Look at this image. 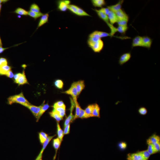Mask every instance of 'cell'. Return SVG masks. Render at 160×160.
<instances>
[{
    "mask_svg": "<svg viewBox=\"0 0 160 160\" xmlns=\"http://www.w3.org/2000/svg\"><path fill=\"white\" fill-rule=\"evenodd\" d=\"M50 114L51 117L55 119L57 121V122H59V121L62 120L63 118H62L59 115L55 112L54 110L49 113Z\"/></svg>",
    "mask_w": 160,
    "mask_h": 160,
    "instance_id": "f1b7e54d",
    "label": "cell"
},
{
    "mask_svg": "<svg viewBox=\"0 0 160 160\" xmlns=\"http://www.w3.org/2000/svg\"><path fill=\"white\" fill-rule=\"evenodd\" d=\"M11 67L8 65L0 67V75H6L7 72L11 70Z\"/></svg>",
    "mask_w": 160,
    "mask_h": 160,
    "instance_id": "d4e9b609",
    "label": "cell"
},
{
    "mask_svg": "<svg viewBox=\"0 0 160 160\" xmlns=\"http://www.w3.org/2000/svg\"><path fill=\"white\" fill-rule=\"evenodd\" d=\"M8 1V0H0V4L2 3H5Z\"/></svg>",
    "mask_w": 160,
    "mask_h": 160,
    "instance_id": "db71d44e",
    "label": "cell"
},
{
    "mask_svg": "<svg viewBox=\"0 0 160 160\" xmlns=\"http://www.w3.org/2000/svg\"><path fill=\"white\" fill-rule=\"evenodd\" d=\"M128 21H129L126 20H118L117 23L118 25L127 26Z\"/></svg>",
    "mask_w": 160,
    "mask_h": 160,
    "instance_id": "7bdbcfd3",
    "label": "cell"
},
{
    "mask_svg": "<svg viewBox=\"0 0 160 160\" xmlns=\"http://www.w3.org/2000/svg\"><path fill=\"white\" fill-rule=\"evenodd\" d=\"M14 12L15 13L20 15L27 16L28 15V12L22 8H17Z\"/></svg>",
    "mask_w": 160,
    "mask_h": 160,
    "instance_id": "f546056e",
    "label": "cell"
},
{
    "mask_svg": "<svg viewBox=\"0 0 160 160\" xmlns=\"http://www.w3.org/2000/svg\"><path fill=\"white\" fill-rule=\"evenodd\" d=\"M66 108L59 107L53 108V110L56 112L62 118H63L66 115Z\"/></svg>",
    "mask_w": 160,
    "mask_h": 160,
    "instance_id": "4316f807",
    "label": "cell"
},
{
    "mask_svg": "<svg viewBox=\"0 0 160 160\" xmlns=\"http://www.w3.org/2000/svg\"><path fill=\"white\" fill-rule=\"evenodd\" d=\"M78 6L75 5L70 4L68 6V9L72 13L76 15L78 11Z\"/></svg>",
    "mask_w": 160,
    "mask_h": 160,
    "instance_id": "836d02e7",
    "label": "cell"
},
{
    "mask_svg": "<svg viewBox=\"0 0 160 160\" xmlns=\"http://www.w3.org/2000/svg\"><path fill=\"white\" fill-rule=\"evenodd\" d=\"M14 103L20 104L25 107L30 104L25 98L22 93L18 95L11 96L8 98V104L11 105Z\"/></svg>",
    "mask_w": 160,
    "mask_h": 160,
    "instance_id": "6da1fadb",
    "label": "cell"
},
{
    "mask_svg": "<svg viewBox=\"0 0 160 160\" xmlns=\"http://www.w3.org/2000/svg\"><path fill=\"white\" fill-rule=\"evenodd\" d=\"M76 15L80 16H90V15L85 12V11L79 7H78Z\"/></svg>",
    "mask_w": 160,
    "mask_h": 160,
    "instance_id": "d6a6232c",
    "label": "cell"
},
{
    "mask_svg": "<svg viewBox=\"0 0 160 160\" xmlns=\"http://www.w3.org/2000/svg\"><path fill=\"white\" fill-rule=\"evenodd\" d=\"M118 20H126L129 21V17L126 12L121 9L115 12Z\"/></svg>",
    "mask_w": 160,
    "mask_h": 160,
    "instance_id": "8fae6325",
    "label": "cell"
},
{
    "mask_svg": "<svg viewBox=\"0 0 160 160\" xmlns=\"http://www.w3.org/2000/svg\"><path fill=\"white\" fill-rule=\"evenodd\" d=\"M3 44H2V41L1 37H0V46H2Z\"/></svg>",
    "mask_w": 160,
    "mask_h": 160,
    "instance_id": "11a10c76",
    "label": "cell"
},
{
    "mask_svg": "<svg viewBox=\"0 0 160 160\" xmlns=\"http://www.w3.org/2000/svg\"><path fill=\"white\" fill-rule=\"evenodd\" d=\"M124 2L123 1H120L118 3L114 5L107 6V8L110 11L116 12L121 9L123 3Z\"/></svg>",
    "mask_w": 160,
    "mask_h": 160,
    "instance_id": "7c38bea8",
    "label": "cell"
},
{
    "mask_svg": "<svg viewBox=\"0 0 160 160\" xmlns=\"http://www.w3.org/2000/svg\"><path fill=\"white\" fill-rule=\"evenodd\" d=\"M2 7V5L1 4H0V15H1V8Z\"/></svg>",
    "mask_w": 160,
    "mask_h": 160,
    "instance_id": "9f6ffc18",
    "label": "cell"
},
{
    "mask_svg": "<svg viewBox=\"0 0 160 160\" xmlns=\"http://www.w3.org/2000/svg\"><path fill=\"white\" fill-rule=\"evenodd\" d=\"M75 82V84L78 96L79 95L85 87V85L84 80H80Z\"/></svg>",
    "mask_w": 160,
    "mask_h": 160,
    "instance_id": "9a60e30c",
    "label": "cell"
},
{
    "mask_svg": "<svg viewBox=\"0 0 160 160\" xmlns=\"http://www.w3.org/2000/svg\"><path fill=\"white\" fill-rule=\"evenodd\" d=\"M9 48H3L2 46H0V54H1V53H3L4 51L5 50Z\"/></svg>",
    "mask_w": 160,
    "mask_h": 160,
    "instance_id": "f5cc1de1",
    "label": "cell"
},
{
    "mask_svg": "<svg viewBox=\"0 0 160 160\" xmlns=\"http://www.w3.org/2000/svg\"><path fill=\"white\" fill-rule=\"evenodd\" d=\"M21 74H22L20 73L15 75L14 76L15 81H16L18 79L20 78V77L21 75Z\"/></svg>",
    "mask_w": 160,
    "mask_h": 160,
    "instance_id": "816d5d0a",
    "label": "cell"
},
{
    "mask_svg": "<svg viewBox=\"0 0 160 160\" xmlns=\"http://www.w3.org/2000/svg\"><path fill=\"white\" fill-rule=\"evenodd\" d=\"M119 146L121 149L124 150L127 148V144L125 142H121L119 144Z\"/></svg>",
    "mask_w": 160,
    "mask_h": 160,
    "instance_id": "681fc988",
    "label": "cell"
},
{
    "mask_svg": "<svg viewBox=\"0 0 160 160\" xmlns=\"http://www.w3.org/2000/svg\"><path fill=\"white\" fill-rule=\"evenodd\" d=\"M54 85L57 88L59 89H62L63 86V81L60 80H57L55 81Z\"/></svg>",
    "mask_w": 160,
    "mask_h": 160,
    "instance_id": "ab89813d",
    "label": "cell"
},
{
    "mask_svg": "<svg viewBox=\"0 0 160 160\" xmlns=\"http://www.w3.org/2000/svg\"><path fill=\"white\" fill-rule=\"evenodd\" d=\"M70 124H68L65 127L63 131L64 135H67L70 133Z\"/></svg>",
    "mask_w": 160,
    "mask_h": 160,
    "instance_id": "c3c4849f",
    "label": "cell"
},
{
    "mask_svg": "<svg viewBox=\"0 0 160 160\" xmlns=\"http://www.w3.org/2000/svg\"><path fill=\"white\" fill-rule=\"evenodd\" d=\"M99 34L100 37L101 38L109 37V36L111 37L110 33H107L105 32L99 31Z\"/></svg>",
    "mask_w": 160,
    "mask_h": 160,
    "instance_id": "ee69618b",
    "label": "cell"
},
{
    "mask_svg": "<svg viewBox=\"0 0 160 160\" xmlns=\"http://www.w3.org/2000/svg\"><path fill=\"white\" fill-rule=\"evenodd\" d=\"M74 101L75 105V107L76 108V112L75 115L74 116V120L76 118H78L79 115L80 111L81 108L79 104L78 101L77 99L73 100Z\"/></svg>",
    "mask_w": 160,
    "mask_h": 160,
    "instance_id": "484cf974",
    "label": "cell"
},
{
    "mask_svg": "<svg viewBox=\"0 0 160 160\" xmlns=\"http://www.w3.org/2000/svg\"><path fill=\"white\" fill-rule=\"evenodd\" d=\"M141 155H142L144 160H148L151 155L149 154L148 150H145L139 151Z\"/></svg>",
    "mask_w": 160,
    "mask_h": 160,
    "instance_id": "d590c367",
    "label": "cell"
},
{
    "mask_svg": "<svg viewBox=\"0 0 160 160\" xmlns=\"http://www.w3.org/2000/svg\"><path fill=\"white\" fill-rule=\"evenodd\" d=\"M93 10L97 13L99 17L104 21L110 27L111 30V33H110V35L112 37L113 36L115 33L117 32V28L114 27L113 25L110 24L107 16L100 11L99 10L97 9Z\"/></svg>",
    "mask_w": 160,
    "mask_h": 160,
    "instance_id": "7a4b0ae2",
    "label": "cell"
},
{
    "mask_svg": "<svg viewBox=\"0 0 160 160\" xmlns=\"http://www.w3.org/2000/svg\"><path fill=\"white\" fill-rule=\"evenodd\" d=\"M91 2L93 5L95 7L102 8L106 4L104 0H92Z\"/></svg>",
    "mask_w": 160,
    "mask_h": 160,
    "instance_id": "44dd1931",
    "label": "cell"
},
{
    "mask_svg": "<svg viewBox=\"0 0 160 160\" xmlns=\"http://www.w3.org/2000/svg\"><path fill=\"white\" fill-rule=\"evenodd\" d=\"M148 152L151 155L155 154L156 152L153 144H148V149H147Z\"/></svg>",
    "mask_w": 160,
    "mask_h": 160,
    "instance_id": "f35d334b",
    "label": "cell"
},
{
    "mask_svg": "<svg viewBox=\"0 0 160 160\" xmlns=\"http://www.w3.org/2000/svg\"><path fill=\"white\" fill-rule=\"evenodd\" d=\"M40 160H42V159H40Z\"/></svg>",
    "mask_w": 160,
    "mask_h": 160,
    "instance_id": "6f0895ef",
    "label": "cell"
},
{
    "mask_svg": "<svg viewBox=\"0 0 160 160\" xmlns=\"http://www.w3.org/2000/svg\"><path fill=\"white\" fill-rule=\"evenodd\" d=\"M15 82L19 85H22L28 84L24 71L23 72V73L21 74V75L18 79Z\"/></svg>",
    "mask_w": 160,
    "mask_h": 160,
    "instance_id": "ffe728a7",
    "label": "cell"
},
{
    "mask_svg": "<svg viewBox=\"0 0 160 160\" xmlns=\"http://www.w3.org/2000/svg\"><path fill=\"white\" fill-rule=\"evenodd\" d=\"M95 104H90L87 106V107L85 110V111L86 113L90 116L91 117H92V113L94 108Z\"/></svg>",
    "mask_w": 160,
    "mask_h": 160,
    "instance_id": "1f68e13d",
    "label": "cell"
},
{
    "mask_svg": "<svg viewBox=\"0 0 160 160\" xmlns=\"http://www.w3.org/2000/svg\"><path fill=\"white\" fill-rule=\"evenodd\" d=\"M57 133L58 138L60 140L61 142L62 141L64 136L63 131L62 129L59 125V122H57Z\"/></svg>",
    "mask_w": 160,
    "mask_h": 160,
    "instance_id": "603a6c76",
    "label": "cell"
},
{
    "mask_svg": "<svg viewBox=\"0 0 160 160\" xmlns=\"http://www.w3.org/2000/svg\"><path fill=\"white\" fill-rule=\"evenodd\" d=\"M8 61L7 60L3 57L0 58V67L1 66L7 65Z\"/></svg>",
    "mask_w": 160,
    "mask_h": 160,
    "instance_id": "f6af8a7d",
    "label": "cell"
},
{
    "mask_svg": "<svg viewBox=\"0 0 160 160\" xmlns=\"http://www.w3.org/2000/svg\"><path fill=\"white\" fill-rule=\"evenodd\" d=\"M56 135L52 136H49L48 138L47 139L46 141L44 142V143L43 144V147L41 150L40 151V152L38 156L35 160H40L42 159L43 153L45 149H46L48 145L50 143L51 140H52L53 138H54Z\"/></svg>",
    "mask_w": 160,
    "mask_h": 160,
    "instance_id": "ba28073f",
    "label": "cell"
},
{
    "mask_svg": "<svg viewBox=\"0 0 160 160\" xmlns=\"http://www.w3.org/2000/svg\"><path fill=\"white\" fill-rule=\"evenodd\" d=\"M128 29L127 26L118 25V27L117 28V32H118L121 34H125Z\"/></svg>",
    "mask_w": 160,
    "mask_h": 160,
    "instance_id": "e575fe53",
    "label": "cell"
},
{
    "mask_svg": "<svg viewBox=\"0 0 160 160\" xmlns=\"http://www.w3.org/2000/svg\"><path fill=\"white\" fill-rule=\"evenodd\" d=\"M71 3L69 0H61L57 2V9L62 12H65L68 10V6Z\"/></svg>",
    "mask_w": 160,
    "mask_h": 160,
    "instance_id": "5b68a950",
    "label": "cell"
},
{
    "mask_svg": "<svg viewBox=\"0 0 160 160\" xmlns=\"http://www.w3.org/2000/svg\"><path fill=\"white\" fill-rule=\"evenodd\" d=\"M63 93L71 95L72 97V99L74 100L77 99L78 95L75 82L72 83L70 88L64 92Z\"/></svg>",
    "mask_w": 160,
    "mask_h": 160,
    "instance_id": "277c9868",
    "label": "cell"
},
{
    "mask_svg": "<svg viewBox=\"0 0 160 160\" xmlns=\"http://www.w3.org/2000/svg\"><path fill=\"white\" fill-rule=\"evenodd\" d=\"M156 152L159 153L160 151V142L156 143L153 144Z\"/></svg>",
    "mask_w": 160,
    "mask_h": 160,
    "instance_id": "7dc6e473",
    "label": "cell"
},
{
    "mask_svg": "<svg viewBox=\"0 0 160 160\" xmlns=\"http://www.w3.org/2000/svg\"><path fill=\"white\" fill-rule=\"evenodd\" d=\"M107 16L110 24L112 25L118 22V20L115 12L110 10Z\"/></svg>",
    "mask_w": 160,
    "mask_h": 160,
    "instance_id": "5bb4252c",
    "label": "cell"
},
{
    "mask_svg": "<svg viewBox=\"0 0 160 160\" xmlns=\"http://www.w3.org/2000/svg\"><path fill=\"white\" fill-rule=\"evenodd\" d=\"M100 108L99 105L97 104H95L94 108L92 113L93 117H100Z\"/></svg>",
    "mask_w": 160,
    "mask_h": 160,
    "instance_id": "7402d4cb",
    "label": "cell"
},
{
    "mask_svg": "<svg viewBox=\"0 0 160 160\" xmlns=\"http://www.w3.org/2000/svg\"><path fill=\"white\" fill-rule=\"evenodd\" d=\"M131 53H124L119 57V63L120 65L122 66L127 63L131 58Z\"/></svg>",
    "mask_w": 160,
    "mask_h": 160,
    "instance_id": "9c48e42d",
    "label": "cell"
},
{
    "mask_svg": "<svg viewBox=\"0 0 160 160\" xmlns=\"http://www.w3.org/2000/svg\"><path fill=\"white\" fill-rule=\"evenodd\" d=\"M50 106L48 105V104H43V105L42 107L41 110L40 111V112L38 116L37 117V121H38L39 120L40 117L42 116L43 114L46 111L48 110V109L49 107Z\"/></svg>",
    "mask_w": 160,
    "mask_h": 160,
    "instance_id": "cb8c5ba5",
    "label": "cell"
},
{
    "mask_svg": "<svg viewBox=\"0 0 160 160\" xmlns=\"http://www.w3.org/2000/svg\"><path fill=\"white\" fill-rule=\"evenodd\" d=\"M89 117H91L90 116L86 113L85 111V110H83L82 108H81L78 118L83 119L87 118H89Z\"/></svg>",
    "mask_w": 160,
    "mask_h": 160,
    "instance_id": "74e56055",
    "label": "cell"
},
{
    "mask_svg": "<svg viewBox=\"0 0 160 160\" xmlns=\"http://www.w3.org/2000/svg\"><path fill=\"white\" fill-rule=\"evenodd\" d=\"M160 142V138L159 136L153 134L149 137L146 141L147 144H154Z\"/></svg>",
    "mask_w": 160,
    "mask_h": 160,
    "instance_id": "2e32d148",
    "label": "cell"
},
{
    "mask_svg": "<svg viewBox=\"0 0 160 160\" xmlns=\"http://www.w3.org/2000/svg\"><path fill=\"white\" fill-rule=\"evenodd\" d=\"M142 47H144L150 48L152 43V40L148 36L142 37Z\"/></svg>",
    "mask_w": 160,
    "mask_h": 160,
    "instance_id": "4fadbf2b",
    "label": "cell"
},
{
    "mask_svg": "<svg viewBox=\"0 0 160 160\" xmlns=\"http://www.w3.org/2000/svg\"><path fill=\"white\" fill-rule=\"evenodd\" d=\"M87 43L89 47L95 53H100L104 48V43L101 39L95 42L87 41Z\"/></svg>",
    "mask_w": 160,
    "mask_h": 160,
    "instance_id": "3957f363",
    "label": "cell"
},
{
    "mask_svg": "<svg viewBox=\"0 0 160 160\" xmlns=\"http://www.w3.org/2000/svg\"><path fill=\"white\" fill-rule=\"evenodd\" d=\"M70 99L71 104V108H70V112L69 116L66 119L65 121V124H64V127H65L74 120V116L73 115V112L74 108L75 107V105L73 99L71 98H70Z\"/></svg>",
    "mask_w": 160,
    "mask_h": 160,
    "instance_id": "8992f818",
    "label": "cell"
},
{
    "mask_svg": "<svg viewBox=\"0 0 160 160\" xmlns=\"http://www.w3.org/2000/svg\"><path fill=\"white\" fill-rule=\"evenodd\" d=\"M61 143L60 140L58 138H55L53 140V146L55 150V154L53 158L54 160L56 158L57 151L60 147Z\"/></svg>",
    "mask_w": 160,
    "mask_h": 160,
    "instance_id": "ac0fdd59",
    "label": "cell"
},
{
    "mask_svg": "<svg viewBox=\"0 0 160 160\" xmlns=\"http://www.w3.org/2000/svg\"><path fill=\"white\" fill-rule=\"evenodd\" d=\"M6 75L7 76L8 78H12L14 76V74L12 72L11 70H10L9 71H8L7 74H6Z\"/></svg>",
    "mask_w": 160,
    "mask_h": 160,
    "instance_id": "f907efd6",
    "label": "cell"
},
{
    "mask_svg": "<svg viewBox=\"0 0 160 160\" xmlns=\"http://www.w3.org/2000/svg\"><path fill=\"white\" fill-rule=\"evenodd\" d=\"M53 107V108L59 107L66 108V106L65 104L62 101H60L56 102L54 104Z\"/></svg>",
    "mask_w": 160,
    "mask_h": 160,
    "instance_id": "60d3db41",
    "label": "cell"
},
{
    "mask_svg": "<svg viewBox=\"0 0 160 160\" xmlns=\"http://www.w3.org/2000/svg\"><path fill=\"white\" fill-rule=\"evenodd\" d=\"M44 102L45 101H44L43 103L42 104V105L39 106L31 105L30 104L25 107L28 108L31 111L32 113H33L34 116H35L36 118H37L38 115L39 114L40 112V110H41L42 106L44 104Z\"/></svg>",
    "mask_w": 160,
    "mask_h": 160,
    "instance_id": "52a82bcc",
    "label": "cell"
},
{
    "mask_svg": "<svg viewBox=\"0 0 160 160\" xmlns=\"http://www.w3.org/2000/svg\"><path fill=\"white\" fill-rule=\"evenodd\" d=\"M43 14L41 12L39 13L29 11L28 12V15L33 18L35 20L41 17Z\"/></svg>",
    "mask_w": 160,
    "mask_h": 160,
    "instance_id": "4dcf8cb0",
    "label": "cell"
},
{
    "mask_svg": "<svg viewBox=\"0 0 160 160\" xmlns=\"http://www.w3.org/2000/svg\"><path fill=\"white\" fill-rule=\"evenodd\" d=\"M127 160H144L139 151L133 153H129L127 155Z\"/></svg>",
    "mask_w": 160,
    "mask_h": 160,
    "instance_id": "30bf717a",
    "label": "cell"
},
{
    "mask_svg": "<svg viewBox=\"0 0 160 160\" xmlns=\"http://www.w3.org/2000/svg\"><path fill=\"white\" fill-rule=\"evenodd\" d=\"M138 112L142 116H145L148 113V111L145 107H142L139 109Z\"/></svg>",
    "mask_w": 160,
    "mask_h": 160,
    "instance_id": "b9f144b4",
    "label": "cell"
},
{
    "mask_svg": "<svg viewBox=\"0 0 160 160\" xmlns=\"http://www.w3.org/2000/svg\"><path fill=\"white\" fill-rule=\"evenodd\" d=\"M142 37L139 36H136L134 38L132 42V47H142Z\"/></svg>",
    "mask_w": 160,
    "mask_h": 160,
    "instance_id": "e0dca14e",
    "label": "cell"
},
{
    "mask_svg": "<svg viewBox=\"0 0 160 160\" xmlns=\"http://www.w3.org/2000/svg\"><path fill=\"white\" fill-rule=\"evenodd\" d=\"M49 15L47 13L43 14L40 18L38 25L37 29L48 22Z\"/></svg>",
    "mask_w": 160,
    "mask_h": 160,
    "instance_id": "d6986e66",
    "label": "cell"
},
{
    "mask_svg": "<svg viewBox=\"0 0 160 160\" xmlns=\"http://www.w3.org/2000/svg\"><path fill=\"white\" fill-rule=\"evenodd\" d=\"M99 10L100 11L103 13L107 15V16L110 11L109 9L107 8H101V9Z\"/></svg>",
    "mask_w": 160,
    "mask_h": 160,
    "instance_id": "bcb514c9",
    "label": "cell"
},
{
    "mask_svg": "<svg viewBox=\"0 0 160 160\" xmlns=\"http://www.w3.org/2000/svg\"><path fill=\"white\" fill-rule=\"evenodd\" d=\"M48 137L47 134L41 132L39 133V138L40 143L43 144L45 142Z\"/></svg>",
    "mask_w": 160,
    "mask_h": 160,
    "instance_id": "83f0119b",
    "label": "cell"
},
{
    "mask_svg": "<svg viewBox=\"0 0 160 160\" xmlns=\"http://www.w3.org/2000/svg\"><path fill=\"white\" fill-rule=\"evenodd\" d=\"M30 11L34 12L39 13L40 12L39 7L37 4L34 3L32 4L30 8Z\"/></svg>",
    "mask_w": 160,
    "mask_h": 160,
    "instance_id": "8d00e7d4",
    "label": "cell"
}]
</instances>
